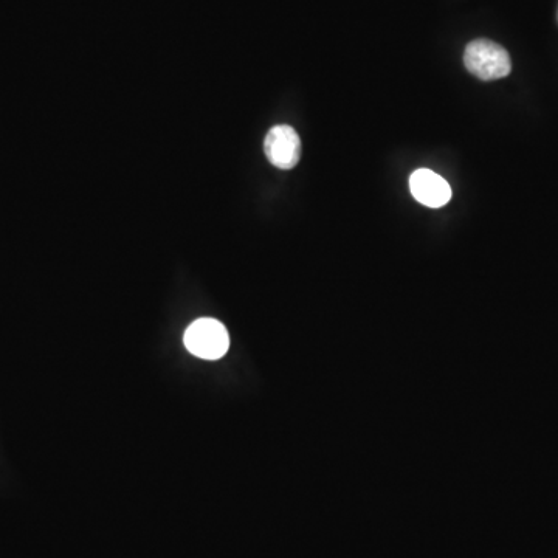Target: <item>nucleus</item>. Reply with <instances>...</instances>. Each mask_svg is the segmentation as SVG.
<instances>
[{
  "label": "nucleus",
  "mask_w": 558,
  "mask_h": 558,
  "mask_svg": "<svg viewBox=\"0 0 558 558\" xmlns=\"http://www.w3.org/2000/svg\"><path fill=\"white\" fill-rule=\"evenodd\" d=\"M464 64L472 75L483 81L501 80L512 70L507 50L489 39L470 42L465 49Z\"/></svg>",
  "instance_id": "nucleus-1"
},
{
  "label": "nucleus",
  "mask_w": 558,
  "mask_h": 558,
  "mask_svg": "<svg viewBox=\"0 0 558 558\" xmlns=\"http://www.w3.org/2000/svg\"><path fill=\"white\" fill-rule=\"evenodd\" d=\"M185 346L191 354L199 359L219 360L230 348L227 328L221 321L213 318H200L186 329Z\"/></svg>",
  "instance_id": "nucleus-2"
},
{
  "label": "nucleus",
  "mask_w": 558,
  "mask_h": 558,
  "mask_svg": "<svg viewBox=\"0 0 558 558\" xmlns=\"http://www.w3.org/2000/svg\"><path fill=\"white\" fill-rule=\"evenodd\" d=\"M267 159L279 169H292L301 157V140L297 131L287 124L270 129L264 142Z\"/></svg>",
  "instance_id": "nucleus-3"
},
{
  "label": "nucleus",
  "mask_w": 558,
  "mask_h": 558,
  "mask_svg": "<svg viewBox=\"0 0 558 558\" xmlns=\"http://www.w3.org/2000/svg\"><path fill=\"white\" fill-rule=\"evenodd\" d=\"M410 191L417 202L428 208H441L452 199L447 180L430 169H417L410 177Z\"/></svg>",
  "instance_id": "nucleus-4"
}]
</instances>
